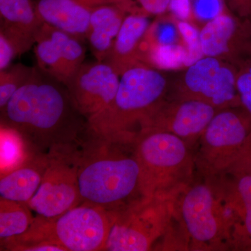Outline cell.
<instances>
[{
  "mask_svg": "<svg viewBox=\"0 0 251 251\" xmlns=\"http://www.w3.org/2000/svg\"><path fill=\"white\" fill-rule=\"evenodd\" d=\"M120 75L105 62H84L67 86L75 106L87 122L110 105L116 97Z\"/></svg>",
  "mask_w": 251,
  "mask_h": 251,
  "instance_id": "cell-11",
  "label": "cell"
},
{
  "mask_svg": "<svg viewBox=\"0 0 251 251\" xmlns=\"http://www.w3.org/2000/svg\"><path fill=\"white\" fill-rule=\"evenodd\" d=\"M237 68V89L241 104L251 115V54L239 61Z\"/></svg>",
  "mask_w": 251,
  "mask_h": 251,
  "instance_id": "cell-27",
  "label": "cell"
},
{
  "mask_svg": "<svg viewBox=\"0 0 251 251\" xmlns=\"http://www.w3.org/2000/svg\"><path fill=\"white\" fill-rule=\"evenodd\" d=\"M1 176L22 166L39 152L17 130L1 124Z\"/></svg>",
  "mask_w": 251,
  "mask_h": 251,
  "instance_id": "cell-21",
  "label": "cell"
},
{
  "mask_svg": "<svg viewBox=\"0 0 251 251\" xmlns=\"http://www.w3.org/2000/svg\"><path fill=\"white\" fill-rule=\"evenodd\" d=\"M187 50L184 44L151 46L140 50V62L150 67L173 70L185 67Z\"/></svg>",
  "mask_w": 251,
  "mask_h": 251,
  "instance_id": "cell-23",
  "label": "cell"
},
{
  "mask_svg": "<svg viewBox=\"0 0 251 251\" xmlns=\"http://www.w3.org/2000/svg\"><path fill=\"white\" fill-rule=\"evenodd\" d=\"M204 57H216L235 65L251 54L250 25L222 14L206 23L200 31Z\"/></svg>",
  "mask_w": 251,
  "mask_h": 251,
  "instance_id": "cell-14",
  "label": "cell"
},
{
  "mask_svg": "<svg viewBox=\"0 0 251 251\" xmlns=\"http://www.w3.org/2000/svg\"><path fill=\"white\" fill-rule=\"evenodd\" d=\"M229 9L239 17L251 19V0H224Z\"/></svg>",
  "mask_w": 251,
  "mask_h": 251,
  "instance_id": "cell-33",
  "label": "cell"
},
{
  "mask_svg": "<svg viewBox=\"0 0 251 251\" xmlns=\"http://www.w3.org/2000/svg\"><path fill=\"white\" fill-rule=\"evenodd\" d=\"M248 21H249V25H250V32H251V19L248 20Z\"/></svg>",
  "mask_w": 251,
  "mask_h": 251,
  "instance_id": "cell-34",
  "label": "cell"
},
{
  "mask_svg": "<svg viewBox=\"0 0 251 251\" xmlns=\"http://www.w3.org/2000/svg\"><path fill=\"white\" fill-rule=\"evenodd\" d=\"M49 161V153L37 152L22 166L1 176V198L25 204L29 202L40 186Z\"/></svg>",
  "mask_w": 251,
  "mask_h": 251,
  "instance_id": "cell-20",
  "label": "cell"
},
{
  "mask_svg": "<svg viewBox=\"0 0 251 251\" xmlns=\"http://www.w3.org/2000/svg\"><path fill=\"white\" fill-rule=\"evenodd\" d=\"M191 9L198 20L208 23L223 14L224 5L222 0H192Z\"/></svg>",
  "mask_w": 251,
  "mask_h": 251,
  "instance_id": "cell-28",
  "label": "cell"
},
{
  "mask_svg": "<svg viewBox=\"0 0 251 251\" xmlns=\"http://www.w3.org/2000/svg\"><path fill=\"white\" fill-rule=\"evenodd\" d=\"M232 221V249L251 251V175L226 173L211 177Z\"/></svg>",
  "mask_w": 251,
  "mask_h": 251,
  "instance_id": "cell-15",
  "label": "cell"
},
{
  "mask_svg": "<svg viewBox=\"0 0 251 251\" xmlns=\"http://www.w3.org/2000/svg\"><path fill=\"white\" fill-rule=\"evenodd\" d=\"M33 72V67L22 63L11 66L0 72V110H2L13 95L22 87Z\"/></svg>",
  "mask_w": 251,
  "mask_h": 251,
  "instance_id": "cell-24",
  "label": "cell"
},
{
  "mask_svg": "<svg viewBox=\"0 0 251 251\" xmlns=\"http://www.w3.org/2000/svg\"><path fill=\"white\" fill-rule=\"evenodd\" d=\"M35 195L26 203L38 216L55 217L82 203L74 145L51 150Z\"/></svg>",
  "mask_w": 251,
  "mask_h": 251,
  "instance_id": "cell-10",
  "label": "cell"
},
{
  "mask_svg": "<svg viewBox=\"0 0 251 251\" xmlns=\"http://www.w3.org/2000/svg\"><path fill=\"white\" fill-rule=\"evenodd\" d=\"M180 36H181L177 25L172 23L169 20L158 21L150 25L144 38L141 49L151 46L180 44Z\"/></svg>",
  "mask_w": 251,
  "mask_h": 251,
  "instance_id": "cell-25",
  "label": "cell"
},
{
  "mask_svg": "<svg viewBox=\"0 0 251 251\" xmlns=\"http://www.w3.org/2000/svg\"><path fill=\"white\" fill-rule=\"evenodd\" d=\"M237 68L216 57H204L187 67L175 85V99H195L218 110L242 105L237 89Z\"/></svg>",
  "mask_w": 251,
  "mask_h": 251,
  "instance_id": "cell-9",
  "label": "cell"
},
{
  "mask_svg": "<svg viewBox=\"0 0 251 251\" xmlns=\"http://www.w3.org/2000/svg\"><path fill=\"white\" fill-rule=\"evenodd\" d=\"M143 197L177 196L193 181L195 158L182 139L163 130H140L134 141Z\"/></svg>",
  "mask_w": 251,
  "mask_h": 251,
  "instance_id": "cell-5",
  "label": "cell"
},
{
  "mask_svg": "<svg viewBox=\"0 0 251 251\" xmlns=\"http://www.w3.org/2000/svg\"><path fill=\"white\" fill-rule=\"evenodd\" d=\"M176 25L187 50L185 67H188L204 57L201 46L200 32L197 28L187 21H179Z\"/></svg>",
  "mask_w": 251,
  "mask_h": 251,
  "instance_id": "cell-26",
  "label": "cell"
},
{
  "mask_svg": "<svg viewBox=\"0 0 251 251\" xmlns=\"http://www.w3.org/2000/svg\"><path fill=\"white\" fill-rule=\"evenodd\" d=\"M219 110L195 99L165 100L143 125L141 130L153 128L173 133L191 148Z\"/></svg>",
  "mask_w": 251,
  "mask_h": 251,
  "instance_id": "cell-12",
  "label": "cell"
},
{
  "mask_svg": "<svg viewBox=\"0 0 251 251\" xmlns=\"http://www.w3.org/2000/svg\"><path fill=\"white\" fill-rule=\"evenodd\" d=\"M1 124L17 130L39 152L75 143L87 122L67 86L37 65L1 110Z\"/></svg>",
  "mask_w": 251,
  "mask_h": 251,
  "instance_id": "cell-1",
  "label": "cell"
},
{
  "mask_svg": "<svg viewBox=\"0 0 251 251\" xmlns=\"http://www.w3.org/2000/svg\"><path fill=\"white\" fill-rule=\"evenodd\" d=\"M31 209L25 203L1 198L0 199V239L21 235L32 224Z\"/></svg>",
  "mask_w": 251,
  "mask_h": 251,
  "instance_id": "cell-22",
  "label": "cell"
},
{
  "mask_svg": "<svg viewBox=\"0 0 251 251\" xmlns=\"http://www.w3.org/2000/svg\"><path fill=\"white\" fill-rule=\"evenodd\" d=\"M18 55L19 54L16 46L4 34L0 32V72L9 68Z\"/></svg>",
  "mask_w": 251,
  "mask_h": 251,
  "instance_id": "cell-30",
  "label": "cell"
},
{
  "mask_svg": "<svg viewBox=\"0 0 251 251\" xmlns=\"http://www.w3.org/2000/svg\"><path fill=\"white\" fill-rule=\"evenodd\" d=\"M175 217L188 250L232 249L230 216L212 178L191 181L181 191L175 201Z\"/></svg>",
  "mask_w": 251,
  "mask_h": 251,
  "instance_id": "cell-6",
  "label": "cell"
},
{
  "mask_svg": "<svg viewBox=\"0 0 251 251\" xmlns=\"http://www.w3.org/2000/svg\"><path fill=\"white\" fill-rule=\"evenodd\" d=\"M128 14L125 6L117 4L99 5L92 10L86 40L96 60L107 58Z\"/></svg>",
  "mask_w": 251,
  "mask_h": 251,
  "instance_id": "cell-19",
  "label": "cell"
},
{
  "mask_svg": "<svg viewBox=\"0 0 251 251\" xmlns=\"http://www.w3.org/2000/svg\"><path fill=\"white\" fill-rule=\"evenodd\" d=\"M169 88L166 75L138 63L120 75L113 101L87 122V128L109 139L133 141L145 122L166 100Z\"/></svg>",
  "mask_w": 251,
  "mask_h": 251,
  "instance_id": "cell-3",
  "label": "cell"
},
{
  "mask_svg": "<svg viewBox=\"0 0 251 251\" xmlns=\"http://www.w3.org/2000/svg\"><path fill=\"white\" fill-rule=\"evenodd\" d=\"M251 135V115L242 105L221 109L199 140L195 164L203 176L226 174Z\"/></svg>",
  "mask_w": 251,
  "mask_h": 251,
  "instance_id": "cell-8",
  "label": "cell"
},
{
  "mask_svg": "<svg viewBox=\"0 0 251 251\" xmlns=\"http://www.w3.org/2000/svg\"><path fill=\"white\" fill-rule=\"evenodd\" d=\"M177 196L140 198L109 211L111 226L104 251L151 250L173 222Z\"/></svg>",
  "mask_w": 251,
  "mask_h": 251,
  "instance_id": "cell-7",
  "label": "cell"
},
{
  "mask_svg": "<svg viewBox=\"0 0 251 251\" xmlns=\"http://www.w3.org/2000/svg\"><path fill=\"white\" fill-rule=\"evenodd\" d=\"M191 1L192 0H171L168 9L180 21H186L192 14Z\"/></svg>",
  "mask_w": 251,
  "mask_h": 251,
  "instance_id": "cell-32",
  "label": "cell"
},
{
  "mask_svg": "<svg viewBox=\"0 0 251 251\" xmlns=\"http://www.w3.org/2000/svg\"><path fill=\"white\" fill-rule=\"evenodd\" d=\"M111 226L110 211L87 203L55 217H34L26 232L1 240V248L13 251L105 250Z\"/></svg>",
  "mask_w": 251,
  "mask_h": 251,
  "instance_id": "cell-4",
  "label": "cell"
},
{
  "mask_svg": "<svg viewBox=\"0 0 251 251\" xmlns=\"http://www.w3.org/2000/svg\"><path fill=\"white\" fill-rule=\"evenodd\" d=\"M142 13L146 15H161L169 9L171 0H136Z\"/></svg>",
  "mask_w": 251,
  "mask_h": 251,
  "instance_id": "cell-31",
  "label": "cell"
},
{
  "mask_svg": "<svg viewBox=\"0 0 251 251\" xmlns=\"http://www.w3.org/2000/svg\"><path fill=\"white\" fill-rule=\"evenodd\" d=\"M134 141L109 139L87 127L74 145L82 203L115 211L143 198Z\"/></svg>",
  "mask_w": 251,
  "mask_h": 251,
  "instance_id": "cell-2",
  "label": "cell"
},
{
  "mask_svg": "<svg viewBox=\"0 0 251 251\" xmlns=\"http://www.w3.org/2000/svg\"><path fill=\"white\" fill-rule=\"evenodd\" d=\"M41 21L85 41L94 8L83 0H36Z\"/></svg>",
  "mask_w": 251,
  "mask_h": 251,
  "instance_id": "cell-17",
  "label": "cell"
},
{
  "mask_svg": "<svg viewBox=\"0 0 251 251\" xmlns=\"http://www.w3.org/2000/svg\"><path fill=\"white\" fill-rule=\"evenodd\" d=\"M226 173L231 175H251V135L242 152Z\"/></svg>",
  "mask_w": 251,
  "mask_h": 251,
  "instance_id": "cell-29",
  "label": "cell"
},
{
  "mask_svg": "<svg viewBox=\"0 0 251 251\" xmlns=\"http://www.w3.org/2000/svg\"><path fill=\"white\" fill-rule=\"evenodd\" d=\"M0 32L16 46L19 55L35 45L44 23L35 0H0Z\"/></svg>",
  "mask_w": 251,
  "mask_h": 251,
  "instance_id": "cell-16",
  "label": "cell"
},
{
  "mask_svg": "<svg viewBox=\"0 0 251 251\" xmlns=\"http://www.w3.org/2000/svg\"><path fill=\"white\" fill-rule=\"evenodd\" d=\"M150 25L148 15L140 13L127 15L104 62L110 64L120 75L140 63V49Z\"/></svg>",
  "mask_w": 251,
  "mask_h": 251,
  "instance_id": "cell-18",
  "label": "cell"
},
{
  "mask_svg": "<svg viewBox=\"0 0 251 251\" xmlns=\"http://www.w3.org/2000/svg\"><path fill=\"white\" fill-rule=\"evenodd\" d=\"M85 41L44 23L36 39V65L67 85L85 62Z\"/></svg>",
  "mask_w": 251,
  "mask_h": 251,
  "instance_id": "cell-13",
  "label": "cell"
}]
</instances>
